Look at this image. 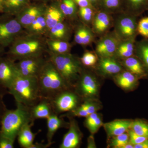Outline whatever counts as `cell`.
Here are the masks:
<instances>
[{"mask_svg":"<svg viewBox=\"0 0 148 148\" xmlns=\"http://www.w3.org/2000/svg\"><path fill=\"white\" fill-rule=\"evenodd\" d=\"M137 32L138 35L142 36L144 38H148V16L139 19Z\"/></svg>","mask_w":148,"mask_h":148,"instance_id":"38","label":"cell"},{"mask_svg":"<svg viewBox=\"0 0 148 148\" xmlns=\"http://www.w3.org/2000/svg\"><path fill=\"white\" fill-rule=\"evenodd\" d=\"M29 5V0H5L3 12L8 15L16 16Z\"/></svg>","mask_w":148,"mask_h":148,"instance_id":"27","label":"cell"},{"mask_svg":"<svg viewBox=\"0 0 148 148\" xmlns=\"http://www.w3.org/2000/svg\"><path fill=\"white\" fill-rule=\"evenodd\" d=\"M121 40L113 31L109 32L95 42V52L99 57H114Z\"/></svg>","mask_w":148,"mask_h":148,"instance_id":"10","label":"cell"},{"mask_svg":"<svg viewBox=\"0 0 148 148\" xmlns=\"http://www.w3.org/2000/svg\"><path fill=\"white\" fill-rule=\"evenodd\" d=\"M71 89L62 91L50 100L53 113L59 115L69 112L80 104L81 98Z\"/></svg>","mask_w":148,"mask_h":148,"instance_id":"7","label":"cell"},{"mask_svg":"<svg viewBox=\"0 0 148 148\" xmlns=\"http://www.w3.org/2000/svg\"><path fill=\"white\" fill-rule=\"evenodd\" d=\"M113 15L103 11L98 10L92 20L91 28L96 36L101 37L109 32L113 27Z\"/></svg>","mask_w":148,"mask_h":148,"instance_id":"13","label":"cell"},{"mask_svg":"<svg viewBox=\"0 0 148 148\" xmlns=\"http://www.w3.org/2000/svg\"><path fill=\"white\" fill-rule=\"evenodd\" d=\"M96 65L98 71L104 76H115L123 71L121 63L113 57H99Z\"/></svg>","mask_w":148,"mask_h":148,"instance_id":"16","label":"cell"},{"mask_svg":"<svg viewBox=\"0 0 148 148\" xmlns=\"http://www.w3.org/2000/svg\"><path fill=\"white\" fill-rule=\"evenodd\" d=\"M134 148H148V139L140 144L135 145Z\"/></svg>","mask_w":148,"mask_h":148,"instance_id":"47","label":"cell"},{"mask_svg":"<svg viewBox=\"0 0 148 148\" xmlns=\"http://www.w3.org/2000/svg\"><path fill=\"white\" fill-rule=\"evenodd\" d=\"M46 8L43 6L28 5L15 16L23 27L27 28L40 16L45 14Z\"/></svg>","mask_w":148,"mask_h":148,"instance_id":"15","label":"cell"},{"mask_svg":"<svg viewBox=\"0 0 148 148\" xmlns=\"http://www.w3.org/2000/svg\"><path fill=\"white\" fill-rule=\"evenodd\" d=\"M92 6L98 10V7L99 0H90Z\"/></svg>","mask_w":148,"mask_h":148,"instance_id":"48","label":"cell"},{"mask_svg":"<svg viewBox=\"0 0 148 148\" xmlns=\"http://www.w3.org/2000/svg\"><path fill=\"white\" fill-rule=\"evenodd\" d=\"M44 47L39 36L30 34L24 38H17L11 45L9 58L15 61L28 57L42 56Z\"/></svg>","mask_w":148,"mask_h":148,"instance_id":"5","label":"cell"},{"mask_svg":"<svg viewBox=\"0 0 148 148\" xmlns=\"http://www.w3.org/2000/svg\"><path fill=\"white\" fill-rule=\"evenodd\" d=\"M49 53V60L69 86L73 88L83 69L79 58L70 53L56 54L50 52Z\"/></svg>","mask_w":148,"mask_h":148,"instance_id":"4","label":"cell"},{"mask_svg":"<svg viewBox=\"0 0 148 148\" xmlns=\"http://www.w3.org/2000/svg\"><path fill=\"white\" fill-rule=\"evenodd\" d=\"M98 10L112 15L119 13L123 11L122 0H99Z\"/></svg>","mask_w":148,"mask_h":148,"instance_id":"30","label":"cell"},{"mask_svg":"<svg viewBox=\"0 0 148 148\" xmlns=\"http://www.w3.org/2000/svg\"><path fill=\"white\" fill-rule=\"evenodd\" d=\"M134 55L140 59L148 72V38L136 41Z\"/></svg>","mask_w":148,"mask_h":148,"instance_id":"29","label":"cell"},{"mask_svg":"<svg viewBox=\"0 0 148 148\" xmlns=\"http://www.w3.org/2000/svg\"><path fill=\"white\" fill-rule=\"evenodd\" d=\"M0 17V45L3 47L11 45L22 32L23 27L12 15Z\"/></svg>","mask_w":148,"mask_h":148,"instance_id":"9","label":"cell"},{"mask_svg":"<svg viewBox=\"0 0 148 148\" xmlns=\"http://www.w3.org/2000/svg\"><path fill=\"white\" fill-rule=\"evenodd\" d=\"M103 125V123L102 117L99 115L88 130L90 133L92 134H94L98 131V130Z\"/></svg>","mask_w":148,"mask_h":148,"instance_id":"43","label":"cell"},{"mask_svg":"<svg viewBox=\"0 0 148 148\" xmlns=\"http://www.w3.org/2000/svg\"><path fill=\"white\" fill-rule=\"evenodd\" d=\"M113 32L122 40L137 38V28L140 16L122 11L113 15Z\"/></svg>","mask_w":148,"mask_h":148,"instance_id":"6","label":"cell"},{"mask_svg":"<svg viewBox=\"0 0 148 148\" xmlns=\"http://www.w3.org/2000/svg\"><path fill=\"white\" fill-rule=\"evenodd\" d=\"M79 59L83 66L92 67L97 64L99 57L95 51H86Z\"/></svg>","mask_w":148,"mask_h":148,"instance_id":"35","label":"cell"},{"mask_svg":"<svg viewBox=\"0 0 148 148\" xmlns=\"http://www.w3.org/2000/svg\"><path fill=\"white\" fill-rule=\"evenodd\" d=\"M18 75L14 61L9 57L0 58V86L8 90Z\"/></svg>","mask_w":148,"mask_h":148,"instance_id":"12","label":"cell"},{"mask_svg":"<svg viewBox=\"0 0 148 148\" xmlns=\"http://www.w3.org/2000/svg\"><path fill=\"white\" fill-rule=\"evenodd\" d=\"M5 0H0V12L2 11Z\"/></svg>","mask_w":148,"mask_h":148,"instance_id":"49","label":"cell"},{"mask_svg":"<svg viewBox=\"0 0 148 148\" xmlns=\"http://www.w3.org/2000/svg\"><path fill=\"white\" fill-rule=\"evenodd\" d=\"M46 119L47 128V143L52 145L53 136L57 130L62 127H69V123L64 121L62 117L54 113L51 114Z\"/></svg>","mask_w":148,"mask_h":148,"instance_id":"20","label":"cell"},{"mask_svg":"<svg viewBox=\"0 0 148 148\" xmlns=\"http://www.w3.org/2000/svg\"><path fill=\"white\" fill-rule=\"evenodd\" d=\"M7 92H8V90L0 86V126L2 116L6 110L7 109L4 101V96Z\"/></svg>","mask_w":148,"mask_h":148,"instance_id":"41","label":"cell"},{"mask_svg":"<svg viewBox=\"0 0 148 148\" xmlns=\"http://www.w3.org/2000/svg\"><path fill=\"white\" fill-rule=\"evenodd\" d=\"M31 113L32 121L34 123L37 119H47L53 113L50 101L42 98L36 105L31 107Z\"/></svg>","mask_w":148,"mask_h":148,"instance_id":"18","label":"cell"},{"mask_svg":"<svg viewBox=\"0 0 148 148\" xmlns=\"http://www.w3.org/2000/svg\"><path fill=\"white\" fill-rule=\"evenodd\" d=\"M50 52L56 54L70 53L72 46L66 41L50 39L47 42Z\"/></svg>","mask_w":148,"mask_h":148,"instance_id":"31","label":"cell"},{"mask_svg":"<svg viewBox=\"0 0 148 148\" xmlns=\"http://www.w3.org/2000/svg\"><path fill=\"white\" fill-rule=\"evenodd\" d=\"M73 1L79 8L91 7L95 8L92 6L90 0H73Z\"/></svg>","mask_w":148,"mask_h":148,"instance_id":"45","label":"cell"},{"mask_svg":"<svg viewBox=\"0 0 148 148\" xmlns=\"http://www.w3.org/2000/svg\"><path fill=\"white\" fill-rule=\"evenodd\" d=\"M16 108L7 109L1 121L0 135L15 141L20 130L25 124L34 123L31 116V108L16 103Z\"/></svg>","mask_w":148,"mask_h":148,"instance_id":"2","label":"cell"},{"mask_svg":"<svg viewBox=\"0 0 148 148\" xmlns=\"http://www.w3.org/2000/svg\"><path fill=\"white\" fill-rule=\"evenodd\" d=\"M49 31L51 39L68 41L71 34V29L64 21L52 27Z\"/></svg>","mask_w":148,"mask_h":148,"instance_id":"28","label":"cell"},{"mask_svg":"<svg viewBox=\"0 0 148 148\" xmlns=\"http://www.w3.org/2000/svg\"><path fill=\"white\" fill-rule=\"evenodd\" d=\"M73 88L75 92L81 98L86 100L98 94L99 85L95 76L83 69Z\"/></svg>","mask_w":148,"mask_h":148,"instance_id":"8","label":"cell"},{"mask_svg":"<svg viewBox=\"0 0 148 148\" xmlns=\"http://www.w3.org/2000/svg\"><path fill=\"white\" fill-rule=\"evenodd\" d=\"M96 37L91 27L83 23L75 29L74 41L79 45H90L95 41Z\"/></svg>","mask_w":148,"mask_h":148,"instance_id":"17","label":"cell"},{"mask_svg":"<svg viewBox=\"0 0 148 148\" xmlns=\"http://www.w3.org/2000/svg\"><path fill=\"white\" fill-rule=\"evenodd\" d=\"M82 105L87 111L89 115L90 114L97 112L100 109V106L98 104L92 103L89 99H86Z\"/></svg>","mask_w":148,"mask_h":148,"instance_id":"39","label":"cell"},{"mask_svg":"<svg viewBox=\"0 0 148 148\" xmlns=\"http://www.w3.org/2000/svg\"><path fill=\"white\" fill-rule=\"evenodd\" d=\"M44 15L47 31L58 23L64 21L66 18L58 5H53L46 8Z\"/></svg>","mask_w":148,"mask_h":148,"instance_id":"24","label":"cell"},{"mask_svg":"<svg viewBox=\"0 0 148 148\" xmlns=\"http://www.w3.org/2000/svg\"><path fill=\"white\" fill-rule=\"evenodd\" d=\"M130 129L140 136L148 138V123L140 120L132 121Z\"/></svg>","mask_w":148,"mask_h":148,"instance_id":"36","label":"cell"},{"mask_svg":"<svg viewBox=\"0 0 148 148\" xmlns=\"http://www.w3.org/2000/svg\"><path fill=\"white\" fill-rule=\"evenodd\" d=\"M33 123H28L24 125L18 132L17 138L21 147L30 148L34 143L37 133L32 132L31 127Z\"/></svg>","mask_w":148,"mask_h":148,"instance_id":"25","label":"cell"},{"mask_svg":"<svg viewBox=\"0 0 148 148\" xmlns=\"http://www.w3.org/2000/svg\"><path fill=\"white\" fill-rule=\"evenodd\" d=\"M15 103L29 108L38 103L42 98L40 95L38 78L22 76L18 75L8 89Z\"/></svg>","mask_w":148,"mask_h":148,"instance_id":"3","label":"cell"},{"mask_svg":"<svg viewBox=\"0 0 148 148\" xmlns=\"http://www.w3.org/2000/svg\"><path fill=\"white\" fill-rule=\"evenodd\" d=\"M128 134L129 135L130 143L133 145L140 144L148 139V138L145 137L138 135L131 130H130Z\"/></svg>","mask_w":148,"mask_h":148,"instance_id":"40","label":"cell"},{"mask_svg":"<svg viewBox=\"0 0 148 148\" xmlns=\"http://www.w3.org/2000/svg\"><path fill=\"white\" fill-rule=\"evenodd\" d=\"M132 121L127 119L116 120L105 123L104 127L108 136L110 137H115L123 134L129 130Z\"/></svg>","mask_w":148,"mask_h":148,"instance_id":"19","label":"cell"},{"mask_svg":"<svg viewBox=\"0 0 148 148\" xmlns=\"http://www.w3.org/2000/svg\"><path fill=\"white\" fill-rule=\"evenodd\" d=\"M97 10L93 8H79L77 14L83 24L90 27Z\"/></svg>","mask_w":148,"mask_h":148,"instance_id":"34","label":"cell"},{"mask_svg":"<svg viewBox=\"0 0 148 148\" xmlns=\"http://www.w3.org/2000/svg\"><path fill=\"white\" fill-rule=\"evenodd\" d=\"M38 79L41 98L49 101L62 91L72 88L49 59L43 66Z\"/></svg>","mask_w":148,"mask_h":148,"instance_id":"1","label":"cell"},{"mask_svg":"<svg viewBox=\"0 0 148 148\" xmlns=\"http://www.w3.org/2000/svg\"><path fill=\"white\" fill-rule=\"evenodd\" d=\"M65 17L73 18L78 14V6L73 0H61L58 5Z\"/></svg>","mask_w":148,"mask_h":148,"instance_id":"33","label":"cell"},{"mask_svg":"<svg viewBox=\"0 0 148 148\" xmlns=\"http://www.w3.org/2000/svg\"><path fill=\"white\" fill-rule=\"evenodd\" d=\"M30 35H38L43 34L47 31V28L44 14L40 16L27 27Z\"/></svg>","mask_w":148,"mask_h":148,"instance_id":"32","label":"cell"},{"mask_svg":"<svg viewBox=\"0 0 148 148\" xmlns=\"http://www.w3.org/2000/svg\"><path fill=\"white\" fill-rule=\"evenodd\" d=\"M138 77L128 71H122L114 76L115 80L118 85L125 89H131L134 87Z\"/></svg>","mask_w":148,"mask_h":148,"instance_id":"26","label":"cell"},{"mask_svg":"<svg viewBox=\"0 0 148 148\" xmlns=\"http://www.w3.org/2000/svg\"><path fill=\"white\" fill-rule=\"evenodd\" d=\"M100 115L97 112L94 113L89 115L86 118L85 121L84 122L85 126L87 127L88 129H89L97 117Z\"/></svg>","mask_w":148,"mask_h":148,"instance_id":"44","label":"cell"},{"mask_svg":"<svg viewBox=\"0 0 148 148\" xmlns=\"http://www.w3.org/2000/svg\"><path fill=\"white\" fill-rule=\"evenodd\" d=\"M123 11L140 16L148 11V0H122Z\"/></svg>","mask_w":148,"mask_h":148,"instance_id":"22","label":"cell"},{"mask_svg":"<svg viewBox=\"0 0 148 148\" xmlns=\"http://www.w3.org/2000/svg\"><path fill=\"white\" fill-rule=\"evenodd\" d=\"M120 63L126 71L138 77L144 76L147 74V71L143 63L135 55L121 60Z\"/></svg>","mask_w":148,"mask_h":148,"instance_id":"23","label":"cell"},{"mask_svg":"<svg viewBox=\"0 0 148 148\" xmlns=\"http://www.w3.org/2000/svg\"><path fill=\"white\" fill-rule=\"evenodd\" d=\"M51 145V144L48 143L45 144L42 143H34L30 148H47L50 147Z\"/></svg>","mask_w":148,"mask_h":148,"instance_id":"46","label":"cell"},{"mask_svg":"<svg viewBox=\"0 0 148 148\" xmlns=\"http://www.w3.org/2000/svg\"><path fill=\"white\" fill-rule=\"evenodd\" d=\"M136 39L135 37L121 40L113 57L121 61L134 56Z\"/></svg>","mask_w":148,"mask_h":148,"instance_id":"21","label":"cell"},{"mask_svg":"<svg viewBox=\"0 0 148 148\" xmlns=\"http://www.w3.org/2000/svg\"><path fill=\"white\" fill-rule=\"evenodd\" d=\"M69 127V130L64 135L59 148L79 147L82 140V133L75 120L72 117H70Z\"/></svg>","mask_w":148,"mask_h":148,"instance_id":"14","label":"cell"},{"mask_svg":"<svg viewBox=\"0 0 148 148\" xmlns=\"http://www.w3.org/2000/svg\"><path fill=\"white\" fill-rule=\"evenodd\" d=\"M129 143V134L125 132L121 135L113 137L110 143V145L112 147L123 148Z\"/></svg>","mask_w":148,"mask_h":148,"instance_id":"37","label":"cell"},{"mask_svg":"<svg viewBox=\"0 0 148 148\" xmlns=\"http://www.w3.org/2000/svg\"><path fill=\"white\" fill-rule=\"evenodd\" d=\"M4 47H3L0 45V58L2 57V55L4 52Z\"/></svg>","mask_w":148,"mask_h":148,"instance_id":"50","label":"cell"},{"mask_svg":"<svg viewBox=\"0 0 148 148\" xmlns=\"http://www.w3.org/2000/svg\"><path fill=\"white\" fill-rule=\"evenodd\" d=\"M47 61L42 56H35L20 59L16 65L20 75L38 78Z\"/></svg>","mask_w":148,"mask_h":148,"instance_id":"11","label":"cell"},{"mask_svg":"<svg viewBox=\"0 0 148 148\" xmlns=\"http://www.w3.org/2000/svg\"><path fill=\"white\" fill-rule=\"evenodd\" d=\"M14 141L0 135V148H13Z\"/></svg>","mask_w":148,"mask_h":148,"instance_id":"42","label":"cell"}]
</instances>
